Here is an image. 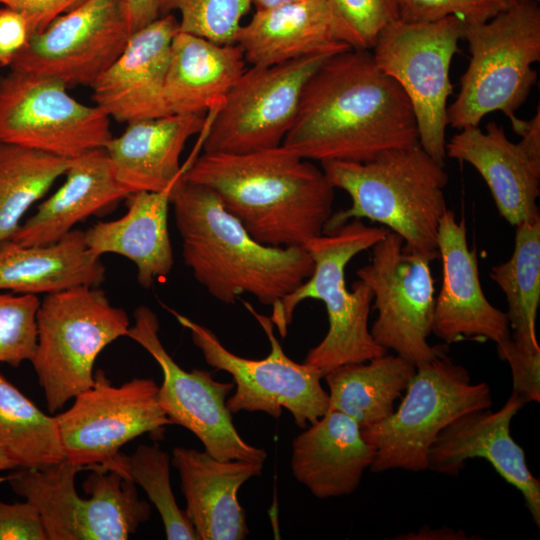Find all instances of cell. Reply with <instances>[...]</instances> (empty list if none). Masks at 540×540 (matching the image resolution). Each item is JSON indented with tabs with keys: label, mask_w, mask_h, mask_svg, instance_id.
Here are the masks:
<instances>
[{
	"label": "cell",
	"mask_w": 540,
	"mask_h": 540,
	"mask_svg": "<svg viewBox=\"0 0 540 540\" xmlns=\"http://www.w3.org/2000/svg\"><path fill=\"white\" fill-rule=\"evenodd\" d=\"M419 143L412 105L370 50L324 61L303 89L282 145L306 160L367 162Z\"/></svg>",
	"instance_id": "6da1fadb"
},
{
	"label": "cell",
	"mask_w": 540,
	"mask_h": 540,
	"mask_svg": "<svg viewBox=\"0 0 540 540\" xmlns=\"http://www.w3.org/2000/svg\"><path fill=\"white\" fill-rule=\"evenodd\" d=\"M182 178L210 188L259 243L303 246L323 234L335 188L322 169L284 147L204 152Z\"/></svg>",
	"instance_id": "7a4b0ae2"
},
{
	"label": "cell",
	"mask_w": 540,
	"mask_h": 540,
	"mask_svg": "<svg viewBox=\"0 0 540 540\" xmlns=\"http://www.w3.org/2000/svg\"><path fill=\"white\" fill-rule=\"evenodd\" d=\"M170 204L185 265L224 304H234L248 293L272 306L313 272L314 262L304 246L273 247L257 242L204 185L188 182L181 175L173 186Z\"/></svg>",
	"instance_id": "3957f363"
},
{
	"label": "cell",
	"mask_w": 540,
	"mask_h": 540,
	"mask_svg": "<svg viewBox=\"0 0 540 540\" xmlns=\"http://www.w3.org/2000/svg\"><path fill=\"white\" fill-rule=\"evenodd\" d=\"M330 184L351 198V206L332 213L323 234L352 219L366 218L400 236L411 251L439 258L437 233L447 211L448 174L421 146L394 149L367 162L321 163Z\"/></svg>",
	"instance_id": "277c9868"
},
{
	"label": "cell",
	"mask_w": 540,
	"mask_h": 540,
	"mask_svg": "<svg viewBox=\"0 0 540 540\" xmlns=\"http://www.w3.org/2000/svg\"><path fill=\"white\" fill-rule=\"evenodd\" d=\"M388 231L385 227L368 226L361 219H352L334 233L308 240L303 246L314 262L312 274L272 305L270 319L284 338L294 311L302 301L317 299L324 303L328 331L303 361L318 370L322 377L341 365L365 362L387 352L368 328L373 302L371 289L358 279L349 291L345 269L356 255L372 248Z\"/></svg>",
	"instance_id": "5b68a950"
},
{
	"label": "cell",
	"mask_w": 540,
	"mask_h": 540,
	"mask_svg": "<svg viewBox=\"0 0 540 540\" xmlns=\"http://www.w3.org/2000/svg\"><path fill=\"white\" fill-rule=\"evenodd\" d=\"M470 61L460 78L456 99L447 107V125L462 130L479 126L500 111L515 125L516 111L537 81L540 60V7L518 0L489 21L464 25Z\"/></svg>",
	"instance_id": "8992f818"
},
{
	"label": "cell",
	"mask_w": 540,
	"mask_h": 540,
	"mask_svg": "<svg viewBox=\"0 0 540 540\" xmlns=\"http://www.w3.org/2000/svg\"><path fill=\"white\" fill-rule=\"evenodd\" d=\"M84 467L67 459L22 468L5 480L37 510L47 540H126L151 515L136 484L114 470L91 468L78 495L75 477Z\"/></svg>",
	"instance_id": "52a82bcc"
},
{
	"label": "cell",
	"mask_w": 540,
	"mask_h": 540,
	"mask_svg": "<svg viewBox=\"0 0 540 540\" xmlns=\"http://www.w3.org/2000/svg\"><path fill=\"white\" fill-rule=\"evenodd\" d=\"M36 321L37 345L30 362L51 413L93 385L98 355L130 328L126 311L91 286L45 295Z\"/></svg>",
	"instance_id": "ba28073f"
},
{
	"label": "cell",
	"mask_w": 540,
	"mask_h": 540,
	"mask_svg": "<svg viewBox=\"0 0 540 540\" xmlns=\"http://www.w3.org/2000/svg\"><path fill=\"white\" fill-rule=\"evenodd\" d=\"M491 405L489 385L472 383L466 368L445 354L417 366L399 407L361 429L375 449L370 470H427L429 450L439 433L465 413Z\"/></svg>",
	"instance_id": "9c48e42d"
},
{
	"label": "cell",
	"mask_w": 540,
	"mask_h": 540,
	"mask_svg": "<svg viewBox=\"0 0 540 540\" xmlns=\"http://www.w3.org/2000/svg\"><path fill=\"white\" fill-rule=\"evenodd\" d=\"M244 306L263 328L270 352L262 359H248L229 351L209 328L192 319L169 310L191 334L194 345L201 351L206 363L229 373L236 390L226 400L228 410L264 412L279 418L283 409L292 415L295 424L305 428L329 410L328 392L321 385L322 375L305 363L290 359L274 334L270 317L261 315L244 302Z\"/></svg>",
	"instance_id": "30bf717a"
},
{
	"label": "cell",
	"mask_w": 540,
	"mask_h": 540,
	"mask_svg": "<svg viewBox=\"0 0 540 540\" xmlns=\"http://www.w3.org/2000/svg\"><path fill=\"white\" fill-rule=\"evenodd\" d=\"M464 23L449 16L432 22L397 20L379 35L372 55L408 97L420 146L437 162L446 158L447 107L453 93L450 67L463 39Z\"/></svg>",
	"instance_id": "8fae6325"
},
{
	"label": "cell",
	"mask_w": 540,
	"mask_h": 540,
	"mask_svg": "<svg viewBox=\"0 0 540 540\" xmlns=\"http://www.w3.org/2000/svg\"><path fill=\"white\" fill-rule=\"evenodd\" d=\"M371 249L370 263L356 274L373 293L374 340L416 367L445 354L447 346L428 343L435 306L431 260L408 249L392 231Z\"/></svg>",
	"instance_id": "7c38bea8"
},
{
	"label": "cell",
	"mask_w": 540,
	"mask_h": 540,
	"mask_svg": "<svg viewBox=\"0 0 540 540\" xmlns=\"http://www.w3.org/2000/svg\"><path fill=\"white\" fill-rule=\"evenodd\" d=\"M62 81L11 70L0 78V141L73 159L104 148L110 117L79 102Z\"/></svg>",
	"instance_id": "4fadbf2b"
},
{
	"label": "cell",
	"mask_w": 540,
	"mask_h": 540,
	"mask_svg": "<svg viewBox=\"0 0 540 540\" xmlns=\"http://www.w3.org/2000/svg\"><path fill=\"white\" fill-rule=\"evenodd\" d=\"M335 54L245 70L216 112L204 152L245 153L280 146L295 120L306 82Z\"/></svg>",
	"instance_id": "5bb4252c"
},
{
	"label": "cell",
	"mask_w": 540,
	"mask_h": 540,
	"mask_svg": "<svg viewBox=\"0 0 540 540\" xmlns=\"http://www.w3.org/2000/svg\"><path fill=\"white\" fill-rule=\"evenodd\" d=\"M158 390L150 378L114 386L98 369L93 385L55 415L65 459L84 468L105 465L140 435L161 439L172 423L160 406Z\"/></svg>",
	"instance_id": "9a60e30c"
},
{
	"label": "cell",
	"mask_w": 540,
	"mask_h": 540,
	"mask_svg": "<svg viewBox=\"0 0 540 540\" xmlns=\"http://www.w3.org/2000/svg\"><path fill=\"white\" fill-rule=\"evenodd\" d=\"M127 336L160 366L163 381L158 400L172 425L192 432L205 451L215 458L264 463L266 451L247 443L239 435L226 406L234 382H219L206 370L186 371L179 366L160 340L156 313L145 305L135 309L134 324Z\"/></svg>",
	"instance_id": "2e32d148"
},
{
	"label": "cell",
	"mask_w": 540,
	"mask_h": 540,
	"mask_svg": "<svg viewBox=\"0 0 540 540\" xmlns=\"http://www.w3.org/2000/svg\"><path fill=\"white\" fill-rule=\"evenodd\" d=\"M131 33L120 0H83L31 34L11 70L91 86L121 54Z\"/></svg>",
	"instance_id": "e0dca14e"
},
{
	"label": "cell",
	"mask_w": 540,
	"mask_h": 540,
	"mask_svg": "<svg viewBox=\"0 0 540 540\" xmlns=\"http://www.w3.org/2000/svg\"><path fill=\"white\" fill-rule=\"evenodd\" d=\"M514 143L503 128L489 122L467 127L446 142V157L474 167L487 184L495 206L510 225L540 219V108L514 131Z\"/></svg>",
	"instance_id": "ac0fdd59"
},
{
	"label": "cell",
	"mask_w": 540,
	"mask_h": 540,
	"mask_svg": "<svg viewBox=\"0 0 540 540\" xmlns=\"http://www.w3.org/2000/svg\"><path fill=\"white\" fill-rule=\"evenodd\" d=\"M526 403L514 392L497 411L465 413L437 436L428 454V469L457 475L467 460L483 458L523 496L534 521L540 525V481L530 472L525 453L511 436L514 416Z\"/></svg>",
	"instance_id": "d6986e66"
},
{
	"label": "cell",
	"mask_w": 540,
	"mask_h": 540,
	"mask_svg": "<svg viewBox=\"0 0 540 540\" xmlns=\"http://www.w3.org/2000/svg\"><path fill=\"white\" fill-rule=\"evenodd\" d=\"M437 249L442 285L435 297L432 333L446 344L475 338L497 345L509 339L506 312L493 306L482 290L476 252L468 247L466 222L449 209L440 220Z\"/></svg>",
	"instance_id": "ffe728a7"
},
{
	"label": "cell",
	"mask_w": 540,
	"mask_h": 540,
	"mask_svg": "<svg viewBox=\"0 0 540 540\" xmlns=\"http://www.w3.org/2000/svg\"><path fill=\"white\" fill-rule=\"evenodd\" d=\"M179 22L171 13L132 33L117 59L90 86L95 105L119 122L171 115L164 85Z\"/></svg>",
	"instance_id": "44dd1931"
},
{
	"label": "cell",
	"mask_w": 540,
	"mask_h": 540,
	"mask_svg": "<svg viewBox=\"0 0 540 540\" xmlns=\"http://www.w3.org/2000/svg\"><path fill=\"white\" fill-rule=\"evenodd\" d=\"M171 463L179 473L184 512L198 540L246 539L249 530L238 491L261 475L264 463L221 460L205 450L185 447L173 449Z\"/></svg>",
	"instance_id": "7402d4cb"
},
{
	"label": "cell",
	"mask_w": 540,
	"mask_h": 540,
	"mask_svg": "<svg viewBox=\"0 0 540 540\" xmlns=\"http://www.w3.org/2000/svg\"><path fill=\"white\" fill-rule=\"evenodd\" d=\"M374 456L357 422L329 409L293 439L291 470L316 498L341 497L358 488Z\"/></svg>",
	"instance_id": "603a6c76"
},
{
	"label": "cell",
	"mask_w": 540,
	"mask_h": 540,
	"mask_svg": "<svg viewBox=\"0 0 540 540\" xmlns=\"http://www.w3.org/2000/svg\"><path fill=\"white\" fill-rule=\"evenodd\" d=\"M205 119L203 114H171L129 123L104 147L117 181L129 194L173 185L197 158L180 164L188 139L200 134Z\"/></svg>",
	"instance_id": "cb8c5ba5"
},
{
	"label": "cell",
	"mask_w": 540,
	"mask_h": 540,
	"mask_svg": "<svg viewBox=\"0 0 540 540\" xmlns=\"http://www.w3.org/2000/svg\"><path fill=\"white\" fill-rule=\"evenodd\" d=\"M62 185L22 223L10 241L30 246L53 243L76 224L130 194L117 181L104 148L71 159Z\"/></svg>",
	"instance_id": "d4e9b609"
},
{
	"label": "cell",
	"mask_w": 540,
	"mask_h": 540,
	"mask_svg": "<svg viewBox=\"0 0 540 540\" xmlns=\"http://www.w3.org/2000/svg\"><path fill=\"white\" fill-rule=\"evenodd\" d=\"M174 184L159 192L130 194L122 217L100 221L84 231L87 247L95 256L116 254L133 262L143 288L165 279L173 268L168 212Z\"/></svg>",
	"instance_id": "484cf974"
},
{
	"label": "cell",
	"mask_w": 540,
	"mask_h": 540,
	"mask_svg": "<svg viewBox=\"0 0 540 540\" xmlns=\"http://www.w3.org/2000/svg\"><path fill=\"white\" fill-rule=\"evenodd\" d=\"M246 63L272 66L324 52L351 49L335 39L326 0H301L256 10L236 39Z\"/></svg>",
	"instance_id": "4316f807"
},
{
	"label": "cell",
	"mask_w": 540,
	"mask_h": 540,
	"mask_svg": "<svg viewBox=\"0 0 540 540\" xmlns=\"http://www.w3.org/2000/svg\"><path fill=\"white\" fill-rule=\"evenodd\" d=\"M106 279L100 257L91 253L83 230L74 229L44 245L0 244V290L18 294H53L98 287Z\"/></svg>",
	"instance_id": "83f0119b"
},
{
	"label": "cell",
	"mask_w": 540,
	"mask_h": 540,
	"mask_svg": "<svg viewBox=\"0 0 540 540\" xmlns=\"http://www.w3.org/2000/svg\"><path fill=\"white\" fill-rule=\"evenodd\" d=\"M245 63L238 44H219L178 31L171 43L164 85L170 114H204L222 103L246 70Z\"/></svg>",
	"instance_id": "f1b7e54d"
},
{
	"label": "cell",
	"mask_w": 540,
	"mask_h": 540,
	"mask_svg": "<svg viewBox=\"0 0 540 540\" xmlns=\"http://www.w3.org/2000/svg\"><path fill=\"white\" fill-rule=\"evenodd\" d=\"M416 366L387 353L365 362L341 365L323 378L328 385L329 409L340 411L363 428L386 419L406 390Z\"/></svg>",
	"instance_id": "f546056e"
},
{
	"label": "cell",
	"mask_w": 540,
	"mask_h": 540,
	"mask_svg": "<svg viewBox=\"0 0 540 540\" xmlns=\"http://www.w3.org/2000/svg\"><path fill=\"white\" fill-rule=\"evenodd\" d=\"M490 277L506 297L511 338L529 350L540 351L536 335L540 303V219L516 226L511 257L493 266Z\"/></svg>",
	"instance_id": "4dcf8cb0"
},
{
	"label": "cell",
	"mask_w": 540,
	"mask_h": 540,
	"mask_svg": "<svg viewBox=\"0 0 540 540\" xmlns=\"http://www.w3.org/2000/svg\"><path fill=\"white\" fill-rule=\"evenodd\" d=\"M70 162L0 141V244L11 240L25 213L65 174Z\"/></svg>",
	"instance_id": "1f68e13d"
},
{
	"label": "cell",
	"mask_w": 540,
	"mask_h": 540,
	"mask_svg": "<svg viewBox=\"0 0 540 540\" xmlns=\"http://www.w3.org/2000/svg\"><path fill=\"white\" fill-rule=\"evenodd\" d=\"M0 448L21 468L65 459L55 416L41 411L0 374Z\"/></svg>",
	"instance_id": "d6a6232c"
},
{
	"label": "cell",
	"mask_w": 540,
	"mask_h": 540,
	"mask_svg": "<svg viewBox=\"0 0 540 540\" xmlns=\"http://www.w3.org/2000/svg\"><path fill=\"white\" fill-rule=\"evenodd\" d=\"M171 458L157 443L140 444L131 455L119 453L105 465L88 467L114 470L139 485L158 510L166 538L198 540L193 525L177 505L170 484Z\"/></svg>",
	"instance_id": "836d02e7"
},
{
	"label": "cell",
	"mask_w": 540,
	"mask_h": 540,
	"mask_svg": "<svg viewBox=\"0 0 540 540\" xmlns=\"http://www.w3.org/2000/svg\"><path fill=\"white\" fill-rule=\"evenodd\" d=\"M252 0H160V13L178 11L179 31L219 44H236L243 17Z\"/></svg>",
	"instance_id": "e575fe53"
},
{
	"label": "cell",
	"mask_w": 540,
	"mask_h": 540,
	"mask_svg": "<svg viewBox=\"0 0 540 540\" xmlns=\"http://www.w3.org/2000/svg\"><path fill=\"white\" fill-rule=\"evenodd\" d=\"M334 37L355 50H372L381 32L399 20L398 0H326Z\"/></svg>",
	"instance_id": "d590c367"
},
{
	"label": "cell",
	"mask_w": 540,
	"mask_h": 540,
	"mask_svg": "<svg viewBox=\"0 0 540 540\" xmlns=\"http://www.w3.org/2000/svg\"><path fill=\"white\" fill-rule=\"evenodd\" d=\"M37 295L0 293V363L31 361L37 345Z\"/></svg>",
	"instance_id": "8d00e7d4"
},
{
	"label": "cell",
	"mask_w": 540,
	"mask_h": 540,
	"mask_svg": "<svg viewBox=\"0 0 540 540\" xmlns=\"http://www.w3.org/2000/svg\"><path fill=\"white\" fill-rule=\"evenodd\" d=\"M518 0H398L399 20L432 22L449 16L464 25L482 24L512 7Z\"/></svg>",
	"instance_id": "74e56055"
},
{
	"label": "cell",
	"mask_w": 540,
	"mask_h": 540,
	"mask_svg": "<svg viewBox=\"0 0 540 540\" xmlns=\"http://www.w3.org/2000/svg\"><path fill=\"white\" fill-rule=\"evenodd\" d=\"M499 357L506 361L512 374V392L526 404L540 401V351L529 350L511 337L497 344Z\"/></svg>",
	"instance_id": "f35d334b"
},
{
	"label": "cell",
	"mask_w": 540,
	"mask_h": 540,
	"mask_svg": "<svg viewBox=\"0 0 540 540\" xmlns=\"http://www.w3.org/2000/svg\"><path fill=\"white\" fill-rule=\"evenodd\" d=\"M0 540H47L40 516L28 501H0Z\"/></svg>",
	"instance_id": "ab89813d"
},
{
	"label": "cell",
	"mask_w": 540,
	"mask_h": 540,
	"mask_svg": "<svg viewBox=\"0 0 540 540\" xmlns=\"http://www.w3.org/2000/svg\"><path fill=\"white\" fill-rule=\"evenodd\" d=\"M83 0H0L6 8L24 15L29 33L44 30L53 20L68 12ZM29 35V36H30Z\"/></svg>",
	"instance_id": "60d3db41"
},
{
	"label": "cell",
	"mask_w": 540,
	"mask_h": 540,
	"mask_svg": "<svg viewBox=\"0 0 540 540\" xmlns=\"http://www.w3.org/2000/svg\"><path fill=\"white\" fill-rule=\"evenodd\" d=\"M26 18L18 11L0 10V67L10 66L29 38Z\"/></svg>",
	"instance_id": "b9f144b4"
},
{
	"label": "cell",
	"mask_w": 540,
	"mask_h": 540,
	"mask_svg": "<svg viewBox=\"0 0 540 540\" xmlns=\"http://www.w3.org/2000/svg\"><path fill=\"white\" fill-rule=\"evenodd\" d=\"M130 33L142 29L160 15V0H120Z\"/></svg>",
	"instance_id": "7bdbcfd3"
},
{
	"label": "cell",
	"mask_w": 540,
	"mask_h": 540,
	"mask_svg": "<svg viewBox=\"0 0 540 540\" xmlns=\"http://www.w3.org/2000/svg\"><path fill=\"white\" fill-rule=\"evenodd\" d=\"M397 539H448V540H459L467 539L466 534L461 530H454L451 528H441V529H430L428 527H423L417 533H409L407 535H401Z\"/></svg>",
	"instance_id": "ee69618b"
},
{
	"label": "cell",
	"mask_w": 540,
	"mask_h": 540,
	"mask_svg": "<svg viewBox=\"0 0 540 540\" xmlns=\"http://www.w3.org/2000/svg\"><path fill=\"white\" fill-rule=\"evenodd\" d=\"M298 1L301 0H252V4L255 6L256 10H263Z\"/></svg>",
	"instance_id": "f6af8a7d"
},
{
	"label": "cell",
	"mask_w": 540,
	"mask_h": 540,
	"mask_svg": "<svg viewBox=\"0 0 540 540\" xmlns=\"http://www.w3.org/2000/svg\"><path fill=\"white\" fill-rule=\"evenodd\" d=\"M18 467L8 454L0 448V471L10 470Z\"/></svg>",
	"instance_id": "bcb514c9"
},
{
	"label": "cell",
	"mask_w": 540,
	"mask_h": 540,
	"mask_svg": "<svg viewBox=\"0 0 540 540\" xmlns=\"http://www.w3.org/2000/svg\"><path fill=\"white\" fill-rule=\"evenodd\" d=\"M535 1H538V2H539L540 0H535Z\"/></svg>",
	"instance_id": "7dc6e473"
}]
</instances>
